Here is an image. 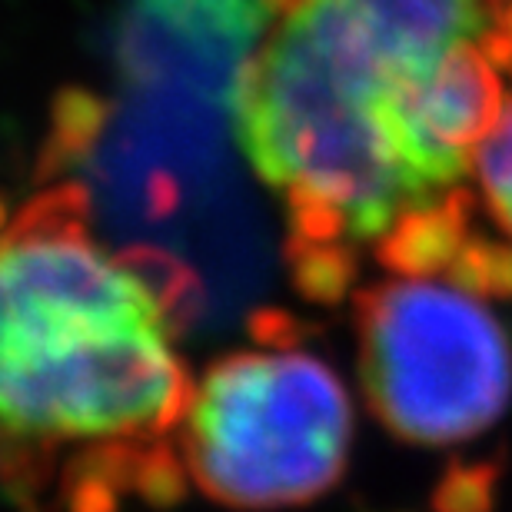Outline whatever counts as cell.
Listing matches in <instances>:
<instances>
[{
  "mask_svg": "<svg viewBox=\"0 0 512 512\" xmlns=\"http://www.w3.org/2000/svg\"><path fill=\"white\" fill-rule=\"evenodd\" d=\"M499 463H453L436 483V512H493Z\"/></svg>",
  "mask_w": 512,
  "mask_h": 512,
  "instance_id": "cell-8",
  "label": "cell"
},
{
  "mask_svg": "<svg viewBox=\"0 0 512 512\" xmlns=\"http://www.w3.org/2000/svg\"><path fill=\"white\" fill-rule=\"evenodd\" d=\"M486 296H493V300H512V247L509 243H489Z\"/></svg>",
  "mask_w": 512,
  "mask_h": 512,
  "instance_id": "cell-9",
  "label": "cell"
},
{
  "mask_svg": "<svg viewBox=\"0 0 512 512\" xmlns=\"http://www.w3.org/2000/svg\"><path fill=\"white\" fill-rule=\"evenodd\" d=\"M489 0H286L240 74V153L286 217V253L376 243L433 197L396 90L483 34Z\"/></svg>",
  "mask_w": 512,
  "mask_h": 512,
  "instance_id": "cell-2",
  "label": "cell"
},
{
  "mask_svg": "<svg viewBox=\"0 0 512 512\" xmlns=\"http://www.w3.org/2000/svg\"><path fill=\"white\" fill-rule=\"evenodd\" d=\"M167 286L74 183L0 220V466L74 459L80 512L173 486L193 383Z\"/></svg>",
  "mask_w": 512,
  "mask_h": 512,
  "instance_id": "cell-1",
  "label": "cell"
},
{
  "mask_svg": "<svg viewBox=\"0 0 512 512\" xmlns=\"http://www.w3.org/2000/svg\"><path fill=\"white\" fill-rule=\"evenodd\" d=\"M476 213L473 190L456 187L426 207L399 213L396 223L373 243L376 263L393 276H436L449 270L469 237Z\"/></svg>",
  "mask_w": 512,
  "mask_h": 512,
  "instance_id": "cell-6",
  "label": "cell"
},
{
  "mask_svg": "<svg viewBox=\"0 0 512 512\" xmlns=\"http://www.w3.org/2000/svg\"><path fill=\"white\" fill-rule=\"evenodd\" d=\"M476 173L486 190L489 213L512 233V104L503 110L493 133L476 147Z\"/></svg>",
  "mask_w": 512,
  "mask_h": 512,
  "instance_id": "cell-7",
  "label": "cell"
},
{
  "mask_svg": "<svg viewBox=\"0 0 512 512\" xmlns=\"http://www.w3.org/2000/svg\"><path fill=\"white\" fill-rule=\"evenodd\" d=\"M266 343L223 356L193 383L177 433L197 489L243 512L323 496L340 483L353 439L340 376L293 343Z\"/></svg>",
  "mask_w": 512,
  "mask_h": 512,
  "instance_id": "cell-3",
  "label": "cell"
},
{
  "mask_svg": "<svg viewBox=\"0 0 512 512\" xmlns=\"http://www.w3.org/2000/svg\"><path fill=\"white\" fill-rule=\"evenodd\" d=\"M479 47H483V54L489 57V64H493V67L512 70V37L506 34V30L489 24L483 34H479Z\"/></svg>",
  "mask_w": 512,
  "mask_h": 512,
  "instance_id": "cell-10",
  "label": "cell"
},
{
  "mask_svg": "<svg viewBox=\"0 0 512 512\" xmlns=\"http://www.w3.org/2000/svg\"><path fill=\"white\" fill-rule=\"evenodd\" d=\"M503 117V84L483 47L459 44L396 90V127L416 177L433 193L456 183Z\"/></svg>",
  "mask_w": 512,
  "mask_h": 512,
  "instance_id": "cell-5",
  "label": "cell"
},
{
  "mask_svg": "<svg viewBox=\"0 0 512 512\" xmlns=\"http://www.w3.org/2000/svg\"><path fill=\"white\" fill-rule=\"evenodd\" d=\"M493 24L499 30H506V34L512 37V0H506L503 7H496V14H493Z\"/></svg>",
  "mask_w": 512,
  "mask_h": 512,
  "instance_id": "cell-11",
  "label": "cell"
},
{
  "mask_svg": "<svg viewBox=\"0 0 512 512\" xmlns=\"http://www.w3.org/2000/svg\"><path fill=\"white\" fill-rule=\"evenodd\" d=\"M360 376L376 419L403 443L449 446L499 423L512 346L479 296L423 276L356 293Z\"/></svg>",
  "mask_w": 512,
  "mask_h": 512,
  "instance_id": "cell-4",
  "label": "cell"
},
{
  "mask_svg": "<svg viewBox=\"0 0 512 512\" xmlns=\"http://www.w3.org/2000/svg\"><path fill=\"white\" fill-rule=\"evenodd\" d=\"M489 4H493V10H496L499 4H506V0H489Z\"/></svg>",
  "mask_w": 512,
  "mask_h": 512,
  "instance_id": "cell-12",
  "label": "cell"
}]
</instances>
